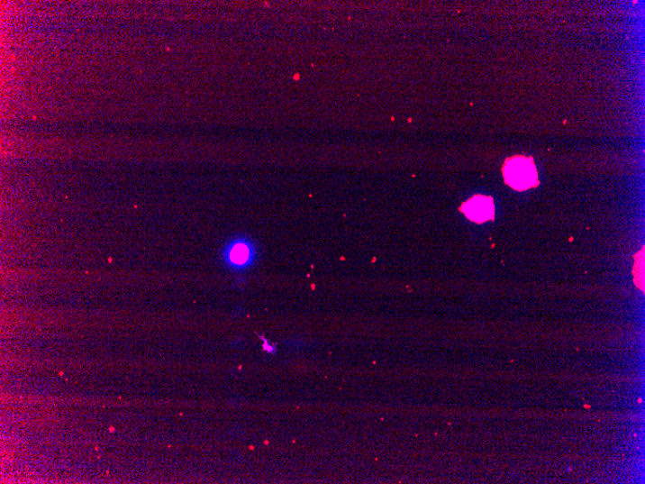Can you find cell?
Here are the masks:
<instances>
[{
	"instance_id": "obj_2",
	"label": "cell",
	"mask_w": 645,
	"mask_h": 484,
	"mask_svg": "<svg viewBox=\"0 0 645 484\" xmlns=\"http://www.w3.org/2000/svg\"><path fill=\"white\" fill-rule=\"evenodd\" d=\"M503 173L506 184L517 191H527L540 185L539 172L533 159L530 157L514 156L507 159Z\"/></svg>"
},
{
	"instance_id": "obj_3",
	"label": "cell",
	"mask_w": 645,
	"mask_h": 484,
	"mask_svg": "<svg viewBox=\"0 0 645 484\" xmlns=\"http://www.w3.org/2000/svg\"><path fill=\"white\" fill-rule=\"evenodd\" d=\"M460 210L469 221L477 224L495 218V205L491 196H475L466 201Z\"/></svg>"
},
{
	"instance_id": "obj_1",
	"label": "cell",
	"mask_w": 645,
	"mask_h": 484,
	"mask_svg": "<svg viewBox=\"0 0 645 484\" xmlns=\"http://www.w3.org/2000/svg\"><path fill=\"white\" fill-rule=\"evenodd\" d=\"M223 265L232 272L250 270L259 259V248L250 236L239 234L232 237L221 251Z\"/></svg>"
}]
</instances>
